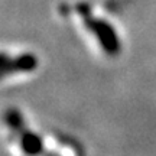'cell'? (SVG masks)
Segmentation results:
<instances>
[{
  "mask_svg": "<svg viewBox=\"0 0 156 156\" xmlns=\"http://www.w3.org/2000/svg\"><path fill=\"white\" fill-rule=\"evenodd\" d=\"M59 13L77 22L78 26L85 30L90 39H94L103 52L108 55H117L120 52L122 44L114 25L104 15H100V12L91 3L84 0L67 2L59 5Z\"/></svg>",
  "mask_w": 156,
  "mask_h": 156,
  "instance_id": "obj_1",
  "label": "cell"
},
{
  "mask_svg": "<svg viewBox=\"0 0 156 156\" xmlns=\"http://www.w3.org/2000/svg\"><path fill=\"white\" fill-rule=\"evenodd\" d=\"M5 62H10L12 73H23V71H30L32 68L36 67V56L28 52H23L19 55H13L12 59L7 55L3 56Z\"/></svg>",
  "mask_w": 156,
  "mask_h": 156,
  "instance_id": "obj_2",
  "label": "cell"
}]
</instances>
